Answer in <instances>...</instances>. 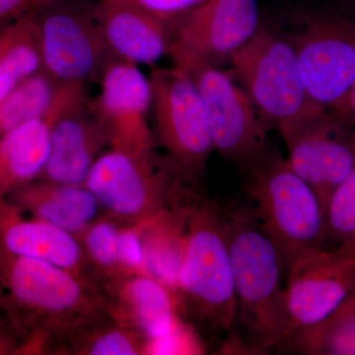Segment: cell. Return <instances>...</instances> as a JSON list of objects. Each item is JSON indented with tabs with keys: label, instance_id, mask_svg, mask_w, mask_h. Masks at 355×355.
<instances>
[{
	"label": "cell",
	"instance_id": "1",
	"mask_svg": "<svg viewBox=\"0 0 355 355\" xmlns=\"http://www.w3.org/2000/svg\"><path fill=\"white\" fill-rule=\"evenodd\" d=\"M223 209L236 300L234 330L224 347L253 354L277 349L287 334L282 254L251 207Z\"/></svg>",
	"mask_w": 355,
	"mask_h": 355
},
{
	"label": "cell",
	"instance_id": "2",
	"mask_svg": "<svg viewBox=\"0 0 355 355\" xmlns=\"http://www.w3.org/2000/svg\"><path fill=\"white\" fill-rule=\"evenodd\" d=\"M183 259L178 279L182 313L212 338L234 330L236 300L225 214L220 203L191 191Z\"/></svg>",
	"mask_w": 355,
	"mask_h": 355
},
{
	"label": "cell",
	"instance_id": "3",
	"mask_svg": "<svg viewBox=\"0 0 355 355\" xmlns=\"http://www.w3.org/2000/svg\"><path fill=\"white\" fill-rule=\"evenodd\" d=\"M245 170L250 207L279 249L286 275L299 256L324 249L326 211L315 191L279 153L268 149Z\"/></svg>",
	"mask_w": 355,
	"mask_h": 355
},
{
	"label": "cell",
	"instance_id": "4",
	"mask_svg": "<svg viewBox=\"0 0 355 355\" xmlns=\"http://www.w3.org/2000/svg\"><path fill=\"white\" fill-rule=\"evenodd\" d=\"M189 182L170 159L160 164L154 155L109 147L84 186L97 198L104 216L123 224H141L176 205Z\"/></svg>",
	"mask_w": 355,
	"mask_h": 355
},
{
	"label": "cell",
	"instance_id": "5",
	"mask_svg": "<svg viewBox=\"0 0 355 355\" xmlns=\"http://www.w3.org/2000/svg\"><path fill=\"white\" fill-rule=\"evenodd\" d=\"M231 67L268 130H277L328 110L310 99L293 46L284 37L259 28L231 58Z\"/></svg>",
	"mask_w": 355,
	"mask_h": 355
},
{
	"label": "cell",
	"instance_id": "6",
	"mask_svg": "<svg viewBox=\"0 0 355 355\" xmlns=\"http://www.w3.org/2000/svg\"><path fill=\"white\" fill-rule=\"evenodd\" d=\"M155 135L168 158L197 182L214 151L209 118L195 83L178 67H154L148 77Z\"/></svg>",
	"mask_w": 355,
	"mask_h": 355
},
{
	"label": "cell",
	"instance_id": "7",
	"mask_svg": "<svg viewBox=\"0 0 355 355\" xmlns=\"http://www.w3.org/2000/svg\"><path fill=\"white\" fill-rule=\"evenodd\" d=\"M175 67L188 73L205 105L214 151L247 168L268 151V130L241 85L217 65L172 53Z\"/></svg>",
	"mask_w": 355,
	"mask_h": 355
},
{
	"label": "cell",
	"instance_id": "8",
	"mask_svg": "<svg viewBox=\"0 0 355 355\" xmlns=\"http://www.w3.org/2000/svg\"><path fill=\"white\" fill-rule=\"evenodd\" d=\"M94 3L53 0L35 14L43 70L60 84L87 85L99 80L111 60L96 21Z\"/></svg>",
	"mask_w": 355,
	"mask_h": 355
},
{
	"label": "cell",
	"instance_id": "9",
	"mask_svg": "<svg viewBox=\"0 0 355 355\" xmlns=\"http://www.w3.org/2000/svg\"><path fill=\"white\" fill-rule=\"evenodd\" d=\"M289 41L310 99L334 111L355 80V22L313 16Z\"/></svg>",
	"mask_w": 355,
	"mask_h": 355
},
{
	"label": "cell",
	"instance_id": "10",
	"mask_svg": "<svg viewBox=\"0 0 355 355\" xmlns=\"http://www.w3.org/2000/svg\"><path fill=\"white\" fill-rule=\"evenodd\" d=\"M355 125L329 110L279 130L293 171L315 191L326 211L333 191L355 166Z\"/></svg>",
	"mask_w": 355,
	"mask_h": 355
},
{
	"label": "cell",
	"instance_id": "11",
	"mask_svg": "<svg viewBox=\"0 0 355 355\" xmlns=\"http://www.w3.org/2000/svg\"><path fill=\"white\" fill-rule=\"evenodd\" d=\"M286 277L284 340L321 323L345 302L355 289V261L340 249L318 250L292 261Z\"/></svg>",
	"mask_w": 355,
	"mask_h": 355
},
{
	"label": "cell",
	"instance_id": "12",
	"mask_svg": "<svg viewBox=\"0 0 355 355\" xmlns=\"http://www.w3.org/2000/svg\"><path fill=\"white\" fill-rule=\"evenodd\" d=\"M100 93L90 106L104 123L110 147L141 156L154 155L149 80L137 65L111 60L99 79Z\"/></svg>",
	"mask_w": 355,
	"mask_h": 355
},
{
	"label": "cell",
	"instance_id": "13",
	"mask_svg": "<svg viewBox=\"0 0 355 355\" xmlns=\"http://www.w3.org/2000/svg\"><path fill=\"white\" fill-rule=\"evenodd\" d=\"M86 86L69 84L51 127L50 153L39 180L84 186L96 161L110 147L109 133L91 108Z\"/></svg>",
	"mask_w": 355,
	"mask_h": 355
},
{
	"label": "cell",
	"instance_id": "14",
	"mask_svg": "<svg viewBox=\"0 0 355 355\" xmlns=\"http://www.w3.org/2000/svg\"><path fill=\"white\" fill-rule=\"evenodd\" d=\"M260 26L258 0H209L174 25L169 55L219 67L230 62Z\"/></svg>",
	"mask_w": 355,
	"mask_h": 355
},
{
	"label": "cell",
	"instance_id": "15",
	"mask_svg": "<svg viewBox=\"0 0 355 355\" xmlns=\"http://www.w3.org/2000/svg\"><path fill=\"white\" fill-rule=\"evenodd\" d=\"M110 314L147 340L161 338L184 319L178 294L147 273L125 275L103 286Z\"/></svg>",
	"mask_w": 355,
	"mask_h": 355
},
{
	"label": "cell",
	"instance_id": "16",
	"mask_svg": "<svg viewBox=\"0 0 355 355\" xmlns=\"http://www.w3.org/2000/svg\"><path fill=\"white\" fill-rule=\"evenodd\" d=\"M94 14L111 60L153 65L169 55L173 27L135 7L96 0Z\"/></svg>",
	"mask_w": 355,
	"mask_h": 355
},
{
	"label": "cell",
	"instance_id": "17",
	"mask_svg": "<svg viewBox=\"0 0 355 355\" xmlns=\"http://www.w3.org/2000/svg\"><path fill=\"white\" fill-rule=\"evenodd\" d=\"M2 217L0 236L9 254L48 261L100 287L77 236L37 217L23 219L13 212Z\"/></svg>",
	"mask_w": 355,
	"mask_h": 355
},
{
	"label": "cell",
	"instance_id": "18",
	"mask_svg": "<svg viewBox=\"0 0 355 355\" xmlns=\"http://www.w3.org/2000/svg\"><path fill=\"white\" fill-rule=\"evenodd\" d=\"M69 84H60L44 116L23 123L0 137V189L39 179L48 160L53 121L67 98Z\"/></svg>",
	"mask_w": 355,
	"mask_h": 355
},
{
	"label": "cell",
	"instance_id": "19",
	"mask_svg": "<svg viewBox=\"0 0 355 355\" xmlns=\"http://www.w3.org/2000/svg\"><path fill=\"white\" fill-rule=\"evenodd\" d=\"M191 189L188 184L176 205L141 223L146 272L177 294Z\"/></svg>",
	"mask_w": 355,
	"mask_h": 355
},
{
	"label": "cell",
	"instance_id": "20",
	"mask_svg": "<svg viewBox=\"0 0 355 355\" xmlns=\"http://www.w3.org/2000/svg\"><path fill=\"white\" fill-rule=\"evenodd\" d=\"M20 200L37 218L76 236L103 214L97 198L85 186L40 180L21 191Z\"/></svg>",
	"mask_w": 355,
	"mask_h": 355
},
{
	"label": "cell",
	"instance_id": "21",
	"mask_svg": "<svg viewBox=\"0 0 355 355\" xmlns=\"http://www.w3.org/2000/svg\"><path fill=\"white\" fill-rule=\"evenodd\" d=\"M35 14L14 21L0 30V101L26 79L43 69L41 40Z\"/></svg>",
	"mask_w": 355,
	"mask_h": 355
},
{
	"label": "cell",
	"instance_id": "22",
	"mask_svg": "<svg viewBox=\"0 0 355 355\" xmlns=\"http://www.w3.org/2000/svg\"><path fill=\"white\" fill-rule=\"evenodd\" d=\"M277 350L306 355H355V289L326 320L293 334Z\"/></svg>",
	"mask_w": 355,
	"mask_h": 355
},
{
	"label": "cell",
	"instance_id": "23",
	"mask_svg": "<svg viewBox=\"0 0 355 355\" xmlns=\"http://www.w3.org/2000/svg\"><path fill=\"white\" fill-rule=\"evenodd\" d=\"M144 349V336L109 314L70 338L58 354L140 355Z\"/></svg>",
	"mask_w": 355,
	"mask_h": 355
},
{
	"label": "cell",
	"instance_id": "24",
	"mask_svg": "<svg viewBox=\"0 0 355 355\" xmlns=\"http://www.w3.org/2000/svg\"><path fill=\"white\" fill-rule=\"evenodd\" d=\"M60 84L43 69L26 79L0 101V137L44 116Z\"/></svg>",
	"mask_w": 355,
	"mask_h": 355
},
{
	"label": "cell",
	"instance_id": "25",
	"mask_svg": "<svg viewBox=\"0 0 355 355\" xmlns=\"http://www.w3.org/2000/svg\"><path fill=\"white\" fill-rule=\"evenodd\" d=\"M121 224L123 223L102 214L77 236L101 288L127 275L119 258L118 241Z\"/></svg>",
	"mask_w": 355,
	"mask_h": 355
},
{
	"label": "cell",
	"instance_id": "26",
	"mask_svg": "<svg viewBox=\"0 0 355 355\" xmlns=\"http://www.w3.org/2000/svg\"><path fill=\"white\" fill-rule=\"evenodd\" d=\"M355 235V166L336 187L326 207L324 249H338Z\"/></svg>",
	"mask_w": 355,
	"mask_h": 355
},
{
	"label": "cell",
	"instance_id": "27",
	"mask_svg": "<svg viewBox=\"0 0 355 355\" xmlns=\"http://www.w3.org/2000/svg\"><path fill=\"white\" fill-rule=\"evenodd\" d=\"M205 343L202 342L197 329L187 321L180 323L161 338L147 340L144 354H203Z\"/></svg>",
	"mask_w": 355,
	"mask_h": 355
},
{
	"label": "cell",
	"instance_id": "28",
	"mask_svg": "<svg viewBox=\"0 0 355 355\" xmlns=\"http://www.w3.org/2000/svg\"><path fill=\"white\" fill-rule=\"evenodd\" d=\"M104 1L135 7L173 27L187 14L195 10L209 0H104Z\"/></svg>",
	"mask_w": 355,
	"mask_h": 355
},
{
	"label": "cell",
	"instance_id": "29",
	"mask_svg": "<svg viewBox=\"0 0 355 355\" xmlns=\"http://www.w3.org/2000/svg\"><path fill=\"white\" fill-rule=\"evenodd\" d=\"M118 249L123 272L127 275L146 273L141 224H121Z\"/></svg>",
	"mask_w": 355,
	"mask_h": 355
},
{
	"label": "cell",
	"instance_id": "30",
	"mask_svg": "<svg viewBox=\"0 0 355 355\" xmlns=\"http://www.w3.org/2000/svg\"><path fill=\"white\" fill-rule=\"evenodd\" d=\"M53 0H0V30L14 21L38 12Z\"/></svg>",
	"mask_w": 355,
	"mask_h": 355
},
{
	"label": "cell",
	"instance_id": "31",
	"mask_svg": "<svg viewBox=\"0 0 355 355\" xmlns=\"http://www.w3.org/2000/svg\"><path fill=\"white\" fill-rule=\"evenodd\" d=\"M333 112L355 125V80L343 102Z\"/></svg>",
	"mask_w": 355,
	"mask_h": 355
}]
</instances>
